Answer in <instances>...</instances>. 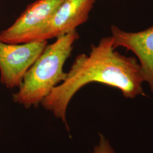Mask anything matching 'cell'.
Masks as SVG:
<instances>
[{
    "mask_svg": "<svg viewBox=\"0 0 153 153\" xmlns=\"http://www.w3.org/2000/svg\"><path fill=\"white\" fill-rule=\"evenodd\" d=\"M114 47L125 48L137 56L144 82L153 94V26L135 33L123 31L115 25L111 27Z\"/></svg>",
    "mask_w": 153,
    "mask_h": 153,
    "instance_id": "obj_6",
    "label": "cell"
},
{
    "mask_svg": "<svg viewBox=\"0 0 153 153\" xmlns=\"http://www.w3.org/2000/svg\"><path fill=\"white\" fill-rule=\"evenodd\" d=\"M64 1L36 0L31 3L10 26L0 33V41L9 44L35 41Z\"/></svg>",
    "mask_w": 153,
    "mask_h": 153,
    "instance_id": "obj_4",
    "label": "cell"
},
{
    "mask_svg": "<svg viewBox=\"0 0 153 153\" xmlns=\"http://www.w3.org/2000/svg\"><path fill=\"white\" fill-rule=\"evenodd\" d=\"M48 42L33 41L9 44L0 41V82L7 88H18L28 69L44 51Z\"/></svg>",
    "mask_w": 153,
    "mask_h": 153,
    "instance_id": "obj_3",
    "label": "cell"
},
{
    "mask_svg": "<svg viewBox=\"0 0 153 153\" xmlns=\"http://www.w3.org/2000/svg\"><path fill=\"white\" fill-rule=\"evenodd\" d=\"M96 0H64L35 41L57 38L87 22Z\"/></svg>",
    "mask_w": 153,
    "mask_h": 153,
    "instance_id": "obj_5",
    "label": "cell"
},
{
    "mask_svg": "<svg viewBox=\"0 0 153 153\" xmlns=\"http://www.w3.org/2000/svg\"><path fill=\"white\" fill-rule=\"evenodd\" d=\"M78 39L75 30L47 44L26 73L18 91L13 94V102L26 109L41 105L52 90L65 79L67 72L64 71V66Z\"/></svg>",
    "mask_w": 153,
    "mask_h": 153,
    "instance_id": "obj_2",
    "label": "cell"
},
{
    "mask_svg": "<svg viewBox=\"0 0 153 153\" xmlns=\"http://www.w3.org/2000/svg\"><path fill=\"white\" fill-rule=\"evenodd\" d=\"M115 49L112 36L101 39L98 45L92 44L89 54L78 55L64 81L42 101L41 105L60 120L67 131L68 105L76 94L88 83L98 82L117 88L126 98L143 94L144 81L138 60Z\"/></svg>",
    "mask_w": 153,
    "mask_h": 153,
    "instance_id": "obj_1",
    "label": "cell"
},
{
    "mask_svg": "<svg viewBox=\"0 0 153 153\" xmlns=\"http://www.w3.org/2000/svg\"><path fill=\"white\" fill-rule=\"evenodd\" d=\"M90 153H116L109 140L103 134H99L98 143Z\"/></svg>",
    "mask_w": 153,
    "mask_h": 153,
    "instance_id": "obj_7",
    "label": "cell"
},
{
    "mask_svg": "<svg viewBox=\"0 0 153 153\" xmlns=\"http://www.w3.org/2000/svg\"><path fill=\"white\" fill-rule=\"evenodd\" d=\"M114 1H117V0H114Z\"/></svg>",
    "mask_w": 153,
    "mask_h": 153,
    "instance_id": "obj_8",
    "label": "cell"
}]
</instances>
